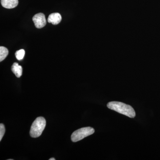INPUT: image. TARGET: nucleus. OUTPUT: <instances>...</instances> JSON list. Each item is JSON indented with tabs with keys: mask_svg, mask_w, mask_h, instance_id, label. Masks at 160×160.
I'll use <instances>...</instances> for the list:
<instances>
[{
	"mask_svg": "<svg viewBox=\"0 0 160 160\" xmlns=\"http://www.w3.org/2000/svg\"><path fill=\"white\" fill-rule=\"evenodd\" d=\"M32 21L36 28L41 29L46 26V20L45 15L42 13H39L35 15L32 18Z\"/></svg>",
	"mask_w": 160,
	"mask_h": 160,
	"instance_id": "obj_4",
	"label": "nucleus"
},
{
	"mask_svg": "<svg viewBox=\"0 0 160 160\" xmlns=\"http://www.w3.org/2000/svg\"><path fill=\"white\" fill-rule=\"evenodd\" d=\"M12 71L17 78H20L22 74V68L18 63L15 62L12 66Z\"/></svg>",
	"mask_w": 160,
	"mask_h": 160,
	"instance_id": "obj_7",
	"label": "nucleus"
},
{
	"mask_svg": "<svg viewBox=\"0 0 160 160\" xmlns=\"http://www.w3.org/2000/svg\"><path fill=\"white\" fill-rule=\"evenodd\" d=\"M25 54V51L24 49H20L19 50H18L15 53L16 57L18 60H22L23 58L24 57V56Z\"/></svg>",
	"mask_w": 160,
	"mask_h": 160,
	"instance_id": "obj_9",
	"label": "nucleus"
},
{
	"mask_svg": "<svg viewBox=\"0 0 160 160\" xmlns=\"http://www.w3.org/2000/svg\"><path fill=\"white\" fill-rule=\"evenodd\" d=\"M62 19L61 14L58 12H55L49 15L47 20L48 22L52 23L53 25H57L60 23Z\"/></svg>",
	"mask_w": 160,
	"mask_h": 160,
	"instance_id": "obj_5",
	"label": "nucleus"
},
{
	"mask_svg": "<svg viewBox=\"0 0 160 160\" xmlns=\"http://www.w3.org/2000/svg\"><path fill=\"white\" fill-rule=\"evenodd\" d=\"M49 160H55V159L54 158H51L49 159Z\"/></svg>",
	"mask_w": 160,
	"mask_h": 160,
	"instance_id": "obj_11",
	"label": "nucleus"
},
{
	"mask_svg": "<svg viewBox=\"0 0 160 160\" xmlns=\"http://www.w3.org/2000/svg\"><path fill=\"white\" fill-rule=\"evenodd\" d=\"M9 54V51L6 47H0V62H2L6 58Z\"/></svg>",
	"mask_w": 160,
	"mask_h": 160,
	"instance_id": "obj_8",
	"label": "nucleus"
},
{
	"mask_svg": "<svg viewBox=\"0 0 160 160\" xmlns=\"http://www.w3.org/2000/svg\"><path fill=\"white\" fill-rule=\"evenodd\" d=\"M94 129L90 127H84L74 131L71 135V140L72 142H77L82 140L84 138L93 134Z\"/></svg>",
	"mask_w": 160,
	"mask_h": 160,
	"instance_id": "obj_3",
	"label": "nucleus"
},
{
	"mask_svg": "<svg viewBox=\"0 0 160 160\" xmlns=\"http://www.w3.org/2000/svg\"><path fill=\"white\" fill-rule=\"evenodd\" d=\"M46 126V119L44 118H37L32 123L30 130V135L31 137L36 138L42 135Z\"/></svg>",
	"mask_w": 160,
	"mask_h": 160,
	"instance_id": "obj_2",
	"label": "nucleus"
},
{
	"mask_svg": "<svg viewBox=\"0 0 160 160\" xmlns=\"http://www.w3.org/2000/svg\"><path fill=\"white\" fill-rule=\"evenodd\" d=\"M2 6L6 9L14 8L18 4V0H1Z\"/></svg>",
	"mask_w": 160,
	"mask_h": 160,
	"instance_id": "obj_6",
	"label": "nucleus"
},
{
	"mask_svg": "<svg viewBox=\"0 0 160 160\" xmlns=\"http://www.w3.org/2000/svg\"><path fill=\"white\" fill-rule=\"evenodd\" d=\"M107 106L109 109L129 118H134L135 117V112L133 108L125 103L118 102H111L108 103Z\"/></svg>",
	"mask_w": 160,
	"mask_h": 160,
	"instance_id": "obj_1",
	"label": "nucleus"
},
{
	"mask_svg": "<svg viewBox=\"0 0 160 160\" xmlns=\"http://www.w3.org/2000/svg\"><path fill=\"white\" fill-rule=\"evenodd\" d=\"M5 131H6V130H5L4 125L3 124H0V141L2 140L3 136H4Z\"/></svg>",
	"mask_w": 160,
	"mask_h": 160,
	"instance_id": "obj_10",
	"label": "nucleus"
}]
</instances>
